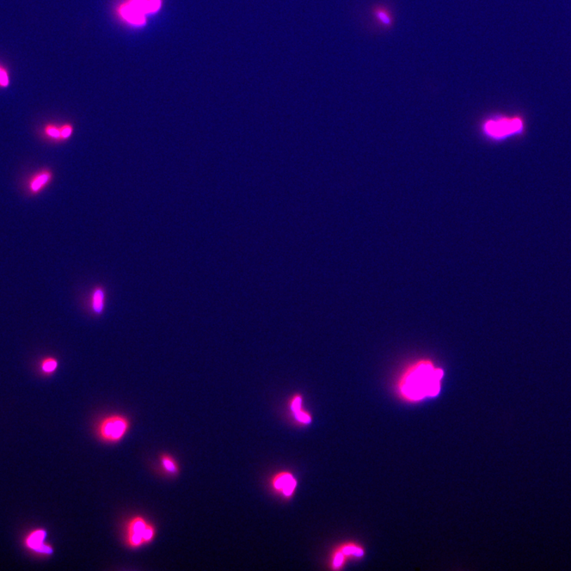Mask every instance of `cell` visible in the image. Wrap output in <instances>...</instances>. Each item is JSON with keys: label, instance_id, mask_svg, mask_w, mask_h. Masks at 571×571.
<instances>
[{"label": "cell", "instance_id": "cell-1", "mask_svg": "<svg viewBox=\"0 0 571 571\" xmlns=\"http://www.w3.org/2000/svg\"><path fill=\"white\" fill-rule=\"evenodd\" d=\"M443 372L429 363L416 365L405 376L402 391L414 400L438 394Z\"/></svg>", "mask_w": 571, "mask_h": 571}, {"label": "cell", "instance_id": "cell-2", "mask_svg": "<svg viewBox=\"0 0 571 571\" xmlns=\"http://www.w3.org/2000/svg\"><path fill=\"white\" fill-rule=\"evenodd\" d=\"M525 127L520 116L495 115L485 120L482 132L490 140H503L523 133Z\"/></svg>", "mask_w": 571, "mask_h": 571}, {"label": "cell", "instance_id": "cell-3", "mask_svg": "<svg viewBox=\"0 0 571 571\" xmlns=\"http://www.w3.org/2000/svg\"><path fill=\"white\" fill-rule=\"evenodd\" d=\"M162 0H126L119 8L122 20L131 26H143L147 15L157 13L161 8Z\"/></svg>", "mask_w": 571, "mask_h": 571}, {"label": "cell", "instance_id": "cell-4", "mask_svg": "<svg viewBox=\"0 0 571 571\" xmlns=\"http://www.w3.org/2000/svg\"><path fill=\"white\" fill-rule=\"evenodd\" d=\"M130 421L126 416L120 414H112L103 419L98 426V434L100 438L109 443L120 441L126 435Z\"/></svg>", "mask_w": 571, "mask_h": 571}, {"label": "cell", "instance_id": "cell-5", "mask_svg": "<svg viewBox=\"0 0 571 571\" xmlns=\"http://www.w3.org/2000/svg\"><path fill=\"white\" fill-rule=\"evenodd\" d=\"M155 535V527L143 518L138 516L128 522L126 542L131 548L137 549L150 543Z\"/></svg>", "mask_w": 571, "mask_h": 571}, {"label": "cell", "instance_id": "cell-6", "mask_svg": "<svg viewBox=\"0 0 571 571\" xmlns=\"http://www.w3.org/2000/svg\"><path fill=\"white\" fill-rule=\"evenodd\" d=\"M372 15L377 25L383 29H389L394 23V17L386 6L382 4L374 6L372 9Z\"/></svg>", "mask_w": 571, "mask_h": 571}, {"label": "cell", "instance_id": "cell-7", "mask_svg": "<svg viewBox=\"0 0 571 571\" xmlns=\"http://www.w3.org/2000/svg\"><path fill=\"white\" fill-rule=\"evenodd\" d=\"M46 537V532L45 531L38 530L34 532L32 535L28 537L27 544L29 548L37 552H39V553L51 555L53 553V549L50 546H47L44 544Z\"/></svg>", "mask_w": 571, "mask_h": 571}, {"label": "cell", "instance_id": "cell-8", "mask_svg": "<svg viewBox=\"0 0 571 571\" xmlns=\"http://www.w3.org/2000/svg\"><path fill=\"white\" fill-rule=\"evenodd\" d=\"M106 293L103 287H96L92 291L90 298V307L96 315H101L105 308Z\"/></svg>", "mask_w": 571, "mask_h": 571}, {"label": "cell", "instance_id": "cell-9", "mask_svg": "<svg viewBox=\"0 0 571 571\" xmlns=\"http://www.w3.org/2000/svg\"><path fill=\"white\" fill-rule=\"evenodd\" d=\"M275 486L277 489L282 490L286 495H290L296 488V482L291 475H284L275 481Z\"/></svg>", "mask_w": 571, "mask_h": 571}, {"label": "cell", "instance_id": "cell-10", "mask_svg": "<svg viewBox=\"0 0 571 571\" xmlns=\"http://www.w3.org/2000/svg\"><path fill=\"white\" fill-rule=\"evenodd\" d=\"M162 465L164 470L170 475H176L177 474L178 471H179V466H178L176 460L173 457L168 455H164L162 457Z\"/></svg>", "mask_w": 571, "mask_h": 571}, {"label": "cell", "instance_id": "cell-11", "mask_svg": "<svg viewBox=\"0 0 571 571\" xmlns=\"http://www.w3.org/2000/svg\"><path fill=\"white\" fill-rule=\"evenodd\" d=\"M58 367V362L54 358H47L42 362L41 369L46 374H51L56 371Z\"/></svg>", "mask_w": 571, "mask_h": 571}, {"label": "cell", "instance_id": "cell-12", "mask_svg": "<svg viewBox=\"0 0 571 571\" xmlns=\"http://www.w3.org/2000/svg\"><path fill=\"white\" fill-rule=\"evenodd\" d=\"M48 178L50 176L48 174H41L34 178V181L32 182V189L37 192L39 190L44 184L48 181Z\"/></svg>", "mask_w": 571, "mask_h": 571}, {"label": "cell", "instance_id": "cell-13", "mask_svg": "<svg viewBox=\"0 0 571 571\" xmlns=\"http://www.w3.org/2000/svg\"><path fill=\"white\" fill-rule=\"evenodd\" d=\"M9 84V79L7 72L3 69L0 71V85L3 87H7Z\"/></svg>", "mask_w": 571, "mask_h": 571}, {"label": "cell", "instance_id": "cell-14", "mask_svg": "<svg viewBox=\"0 0 571 571\" xmlns=\"http://www.w3.org/2000/svg\"><path fill=\"white\" fill-rule=\"evenodd\" d=\"M343 553L361 556L362 554H363V551H362L359 549L353 548V546H347V548L343 549Z\"/></svg>", "mask_w": 571, "mask_h": 571}, {"label": "cell", "instance_id": "cell-15", "mask_svg": "<svg viewBox=\"0 0 571 571\" xmlns=\"http://www.w3.org/2000/svg\"><path fill=\"white\" fill-rule=\"evenodd\" d=\"M296 415V419L303 423H309L310 422V417L309 415H307L305 413L301 412V411H298V412L294 413Z\"/></svg>", "mask_w": 571, "mask_h": 571}, {"label": "cell", "instance_id": "cell-16", "mask_svg": "<svg viewBox=\"0 0 571 571\" xmlns=\"http://www.w3.org/2000/svg\"><path fill=\"white\" fill-rule=\"evenodd\" d=\"M301 402H302V400H301V398L299 397H297L294 399L292 403V410L294 411V413H296L298 412V411L300 410Z\"/></svg>", "mask_w": 571, "mask_h": 571}, {"label": "cell", "instance_id": "cell-17", "mask_svg": "<svg viewBox=\"0 0 571 571\" xmlns=\"http://www.w3.org/2000/svg\"><path fill=\"white\" fill-rule=\"evenodd\" d=\"M46 132L53 138H58L60 136V131L58 130V129L54 127H48Z\"/></svg>", "mask_w": 571, "mask_h": 571}, {"label": "cell", "instance_id": "cell-18", "mask_svg": "<svg viewBox=\"0 0 571 571\" xmlns=\"http://www.w3.org/2000/svg\"><path fill=\"white\" fill-rule=\"evenodd\" d=\"M71 133H72V128L70 126H66L64 129L63 133H61V134H63V136L64 138L70 137Z\"/></svg>", "mask_w": 571, "mask_h": 571}, {"label": "cell", "instance_id": "cell-19", "mask_svg": "<svg viewBox=\"0 0 571 571\" xmlns=\"http://www.w3.org/2000/svg\"><path fill=\"white\" fill-rule=\"evenodd\" d=\"M343 562V555L339 554L336 556L334 561L335 566L339 567Z\"/></svg>", "mask_w": 571, "mask_h": 571}]
</instances>
